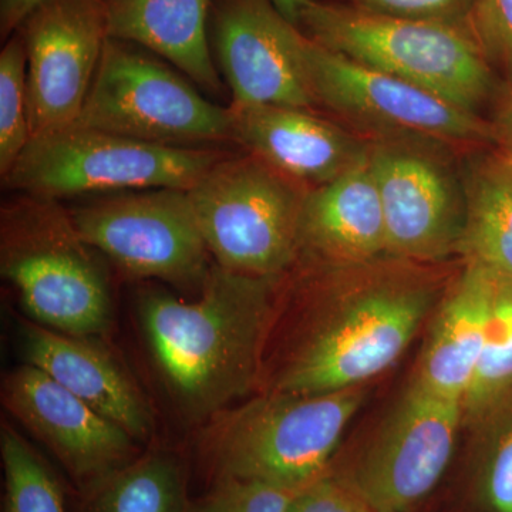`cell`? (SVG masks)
Here are the masks:
<instances>
[{
    "instance_id": "15",
    "label": "cell",
    "mask_w": 512,
    "mask_h": 512,
    "mask_svg": "<svg viewBox=\"0 0 512 512\" xmlns=\"http://www.w3.org/2000/svg\"><path fill=\"white\" fill-rule=\"evenodd\" d=\"M2 402L83 491L137 457L126 430L28 363L5 377Z\"/></svg>"
},
{
    "instance_id": "9",
    "label": "cell",
    "mask_w": 512,
    "mask_h": 512,
    "mask_svg": "<svg viewBox=\"0 0 512 512\" xmlns=\"http://www.w3.org/2000/svg\"><path fill=\"white\" fill-rule=\"evenodd\" d=\"M69 211L84 241L130 278L198 295L214 268L185 190L93 195Z\"/></svg>"
},
{
    "instance_id": "21",
    "label": "cell",
    "mask_w": 512,
    "mask_h": 512,
    "mask_svg": "<svg viewBox=\"0 0 512 512\" xmlns=\"http://www.w3.org/2000/svg\"><path fill=\"white\" fill-rule=\"evenodd\" d=\"M461 251L512 284V161L493 158L471 174Z\"/></svg>"
},
{
    "instance_id": "24",
    "label": "cell",
    "mask_w": 512,
    "mask_h": 512,
    "mask_svg": "<svg viewBox=\"0 0 512 512\" xmlns=\"http://www.w3.org/2000/svg\"><path fill=\"white\" fill-rule=\"evenodd\" d=\"M0 458L5 478L2 512H67L59 478L6 421L0 427Z\"/></svg>"
},
{
    "instance_id": "32",
    "label": "cell",
    "mask_w": 512,
    "mask_h": 512,
    "mask_svg": "<svg viewBox=\"0 0 512 512\" xmlns=\"http://www.w3.org/2000/svg\"><path fill=\"white\" fill-rule=\"evenodd\" d=\"M43 0H0V33L8 40Z\"/></svg>"
},
{
    "instance_id": "4",
    "label": "cell",
    "mask_w": 512,
    "mask_h": 512,
    "mask_svg": "<svg viewBox=\"0 0 512 512\" xmlns=\"http://www.w3.org/2000/svg\"><path fill=\"white\" fill-rule=\"evenodd\" d=\"M0 210V274L37 325L97 338L110 326L109 282L69 208L15 192Z\"/></svg>"
},
{
    "instance_id": "11",
    "label": "cell",
    "mask_w": 512,
    "mask_h": 512,
    "mask_svg": "<svg viewBox=\"0 0 512 512\" xmlns=\"http://www.w3.org/2000/svg\"><path fill=\"white\" fill-rule=\"evenodd\" d=\"M316 106L396 141L473 144L493 141L490 124L436 94L320 46L306 36Z\"/></svg>"
},
{
    "instance_id": "13",
    "label": "cell",
    "mask_w": 512,
    "mask_h": 512,
    "mask_svg": "<svg viewBox=\"0 0 512 512\" xmlns=\"http://www.w3.org/2000/svg\"><path fill=\"white\" fill-rule=\"evenodd\" d=\"M210 37L232 103L315 109L306 35L272 0H212Z\"/></svg>"
},
{
    "instance_id": "18",
    "label": "cell",
    "mask_w": 512,
    "mask_h": 512,
    "mask_svg": "<svg viewBox=\"0 0 512 512\" xmlns=\"http://www.w3.org/2000/svg\"><path fill=\"white\" fill-rule=\"evenodd\" d=\"M386 252L382 201L369 158L308 191L301 220L302 255L340 268L372 262Z\"/></svg>"
},
{
    "instance_id": "34",
    "label": "cell",
    "mask_w": 512,
    "mask_h": 512,
    "mask_svg": "<svg viewBox=\"0 0 512 512\" xmlns=\"http://www.w3.org/2000/svg\"><path fill=\"white\" fill-rule=\"evenodd\" d=\"M504 156H505V154H504ZM507 157H508V156H507ZM508 158H510V160L512 161V158H511V157H508Z\"/></svg>"
},
{
    "instance_id": "7",
    "label": "cell",
    "mask_w": 512,
    "mask_h": 512,
    "mask_svg": "<svg viewBox=\"0 0 512 512\" xmlns=\"http://www.w3.org/2000/svg\"><path fill=\"white\" fill-rule=\"evenodd\" d=\"M231 153L161 146L73 124L32 138L2 183L60 201L151 188L188 191Z\"/></svg>"
},
{
    "instance_id": "28",
    "label": "cell",
    "mask_w": 512,
    "mask_h": 512,
    "mask_svg": "<svg viewBox=\"0 0 512 512\" xmlns=\"http://www.w3.org/2000/svg\"><path fill=\"white\" fill-rule=\"evenodd\" d=\"M468 28L488 62L512 82V0H470Z\"/></svg>"
},
{
    "instance_id": "1",
    "label": "cell",
    "mask_w": 512,
    "mask_h": 512,
    "mask_svg": "<svg viewBox=\"0 0 512 512\" xmlns=\"http://www.w3.org/2000/svg\"><path fill=\"white\" fill-rule=\"evenodd\" d=\"M292 301L266 332L258 392L319 394L355 389L399 360L434 305L429 286L376 279L339 289L298 258Z\"/></svg>"
},
{
    "instance_id": "25",
    "label": "cell",
    "mask_w": 512,
    "mask_h": 512,
    "mask_svg": "<svg viewBox=\"0 0 512 512\" xmlns=\"http://www.w3.org/2000/svg\"><path fill=\"white\" fill-rule=\"evenodd\" d=\"M32 140L29 126L28 55L13 33L0 53V177H6Z\"/></svg>"
},
{
    "instance_id": "3",
    "label": "cell",
    "mask_w": 512,
    "mask_h": 512,
    "mask_svg": "<svg viewBox=\"0 0 512 512\" xmlns=\"http://www.w3.org/2000/svg\"><path fill=\"white\" fill-rule=\"evenodd\" d=\"M360 387L319 394L258 393L205 421L200 453L212 481H259L299 491L329 473Z\"/></svg>"
},
{
    "instance_id": "8",
    "label": "cell",
    "mask_w": 512,
    "mask_h": 512,
    "mask_svg": "<svg viewBox=\"0 0 512 512\" xmlns=\"http://www.w3.org/2000/svg\"><path fill=\"white\" fill-rule=\"evenodd\" d=\"M185 79L143 47L109 37L74 126L161 146L234 144L229 106L212 103Z\"/></svg>"
},
{
    "instance_id": "16",
    "label": "cell",
    "mask_w": 512,
    "mask_h": 512,
    "mask_svg": "<svg viewBox=\"0 0 512 512\" xmlns=\"http://www.w3.org/2000/svg\"><path fill=\"white\" fill-rule=\"evenodd\" d=\"M229 110L234 144L309 190L369 158L370 147L313 110L238 103Z\"/></svg>"
},
{
    "instance_id": "5",
    "label": "cell",
    "mask_w": 512,
    "mask_h": 512,
    "mask_svg": "<svg viewBox=\"0 0 512 512\" xmlns=\"http://www.w3.org/2000/svg\"><path fill=\"white\" fill-rule=\"evenodd\" d=\"M298 28L313 42L476 113L493 92L491 64L470 28L311 0Z\"/></svg>"
},
{
    "instance_id": "12",
    "label": "cell",
    "mask_w": 512,
    "mask_h": 512,
    "mask_svg": "<svg viewBox=\"0 0 512 512\" xmlns=\"http://www.w3.org/2000/svg\"><path fill=\"white\" fill-rule=\"evenodd\" d=\"M16 32L28 55L32 138L72 126L109 40L103 0H43Z\"/></svg>"
},
{
    "instance_id": "23",
    "label": "cell",
    "mask_w": 512,
    "mask_h": 512,
    "mask_svg": "<svg viewBox=\"0 0 512 512\" xmlns=\"http://www.w3.org/2000/svg\"><path fill=\"white\" fill-rule=\"evenodd\" d=\"M495 278L487 338L464 396V423H481L512 393V284Z\"/></svg>"
},
{
    "instance_id": "26",
    "label": "cell",
    "mask_w": 512,
    "mask_h": 512,
    "mask_svg": "<svg viewBox=\"0 0 512 512\" xmlns=\"http://www.w3.org/2000/svg\"><path fill=\"white\" fill-rule=\"evenodd\" d=\"M485 419L495 423L471 464V501L478 512H512V406L504 402Z\"/></svg>"
},
{
    "instance_id": "22",
    "label": "cell",
    "mask_w": 512,
    "mask_h": 512,
    "mask_svg": "<svg viewBox=\"0 0 512 512\" xmlns=\"http://www.w3.org/2000/svg\"><path fill=\"white\" fill-rule=\"evenodd\" d=\"M84 512H191L188 478L177 457L141 454L84 490Z\"/></svg>"
},
{
    "instance_id": "6",
    "label": "cell",
    "mask_w": 512,
    "mask_h": 512,
    "mask_svg": "<svg viewBox=\"0 0 512 512\" xmlns=\"http://www.w3.org/2000/svg\"><path fill=\"white\" fill-rule=\"evenodd\" d=\"M309 188L252 154H228L188 190L215 264L251 276H284L301 254Z\"/></svg>"
},
{
    "instance_id": "20",
    "label": "cell",
    "mask_w": 512,
    "mask_h": 512,
    "mask_svg": "<svg viewBox=\"0 0 512 512\" xmlns=\"http://www.w3.org/2000/svg\"><path fill=\"white\" fill-rule=\"evenodd\" d=\"M494 286L493 274L468 264L434 318L414 384L463 403L487 338Z\"/></svg>"
},
{
    "instance_id": "30",
    "label": "cell",
    "mask_w": 512,
    "mask_h": 512,
    "mask_svg": "<svg viewBox=\"0 0 512 512\" xmlns=\"http://www.w3.org/2000/svg\"><path fill=\"white\" fill-rule=\"evenodd\" d=\"M357 8L394 18L458 23L466 18L470 0H355ZM460 25V23H458Z\"/></svg>"
},
{
    "instance_id": "17",
    "label": "cell",
    "mask_w": 512,
    "mask_h": 512,
    "mask_svg": "<svg viewBox=\"0 0 512 512\" xmlns=\"http://www.w3.org/2000/svg\"><path fill=\"white\" fill-rule=\"evenodd\" d=\"M20 352L25 363L119 424L134 440H147L153 433L143 394L96 338L66 335L28 320L20 328Z\"/></svg>"
},
{
    "instance_id": "2",
    "label": "cell",
    "mask_w": 512,
    "mask_h": 512,
    "mask_svg": "<svg viewBox=\"0 0 512 512\" xmlns=\"http://www.w3.org/2000/svg\"><path fill=\"white\" fill-rule=\"evenodd\" d=\"M282 276H251L215 264L198 298L144 293L141 325L181 412L207 421L258 392L265 336Z\"/></svg>"
},
{
    "instance_id": "29",
    "label": "cell",
    "mask_w": 512,
    "mask_h": 512,
    "mask_svg": "<svg viewBox=\"0 0 512 512\" xmlns=\"http://www.w3.org/2000/svg\"><path fill=\"white\" fill-rule=\"evenodd\" d=\"M286 512H375L330 474L296 491Z\"/></svg>"
},
{
    "instance_id": "31",
    "label": "cell",
    "mask_w": 512,
    "mask_h": 512,
    "mask_svg": "<svg viewBox=\"0 0 512 512\" xmlns=\"http://www.w3.org/2000/svg\"><path fill=\"white\" fill-rule=\"evenodd\" d=\"M490 130L493 141L503 147L505 156L512 158V82L498 103Z\"/></svg>"
},
{
    "instance_id": "10",
    "label": "cell",
    "mask_w": 512,
    "mask_h": 512,
    "mask_svg": "<svg viewBox=\"0 0 512 512\" xmlns=\"http://www.w3.org/2000/svg\"><path fill=\"white\" fill-rule=\"evenodd\" d=\"M463 423L460 402L413 383L350 466L329 474L375 512H412L446 474Z\"/></svg>"
},
{
    "instance_id": "14",
    "label": "cell",
    "mask_w": 512,
    "mask_h": 512,
    "mask_svg": "<svg viewBox=\"0 0 512 512\" xmlns=\"http://www.w3.org/2000/svg\"><path fill=\"white\" fill-rule=\"evenodd\" d=\"M382 201L387 254L436 261L460 249L466 194L439 160L403 141L370 147Z\"/></svg>"
},
{
    "instance_id": "19",
    "label": "cell",
    "mask_w": 512,
    "mask_h": 512,
    "mask_svg": "<svg viewBox=\"0 0 512 512\" xmlns=\"http://www.w3.org/2000/svg\"><path fill=\"white\" fill-rule=\"evenodd\" d=\"M110 39L133 43L167 60L201 90L218 96L212 60V0H103Z\"/></svg>"
},
{
    "instance_id": "27",
    "label": "cell",
    "mask_w": 512,
    "mask_h": 512,
    "mask_svg": "<svg viewBox=\"0 0 512 512\" xmlns=\"http://www.w3.org/2000/svg\"><path fill=\"white\" fill-rule=\"evenodd\" d=\"M295 493L259 481L220 478L192 501L191 512H286Z\"/></svg>"
},
{
    "instance_id": "33",
    "label": "cell",
    "mask_w": 512,
    "mask_h": 512,
    "mask_svg": "<svg viewBox=\"0 0 512 512\" xmlns=\"http://www.w3.org/2000/svg\"><path fill=\"white\" fill-rule=\"evenodd\" d=\"M311 0H272L276 9L285 16L289 22L298 28L299 19H301L302 10L309 5Z\"/></svg>"
}]
</instances>
